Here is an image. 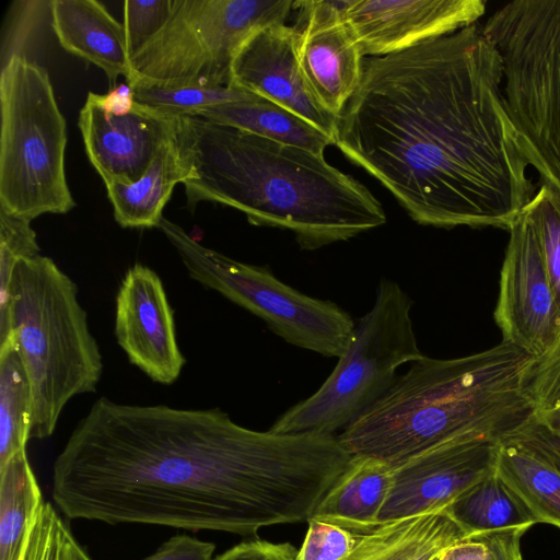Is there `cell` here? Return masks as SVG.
I'll list each match as a JSON object with an SVG mask.
<instances>
[{
  "label": "cell",
  "instance_id": "26",
  "mask_svg": "<svg viewBox=\"0 0 560 560\" xmlns=\"http://www.w3.org/2000/svg\"><path fill=\"white\" fill-rule=\"evenodd\" d=\"M31 421V384L13 338L0 348V468L26 448Z\"/></svg>",
  "mask_w": 560,
  "mask_h": 560
},
{
  "label": "cell",
  "instance_id": "6",
  "mask_svg": "<svg viewBox=\"0 0 560 560\" xmlns=\"http://www.w3.org/2000/svg\"><path fill=\"white\" fill-rule=\"evenodd\" d=\"M502 63L501 91L539 183L560 190V0H513L481 24Z\"/></svg>",
  "mask_w": 560,
  "mask_h": 560
},
{
  "label": "cell",
  "instance_id": "25",
  "mask_svg": "<svg viewBox=\"0 0 560 560\" xmlns=\"http://www.w3.org/2000/svg\"><path fill=\"white\" fill-rule=\"evenodd\" d=\"M43 501L24 448L0 468V560H19L30 522Z\"/></svg>",
  "mask_w": 560,
  "mask_h": 560
},
{
  "label": "cell",
  "instance_id": "18",
  "mask_svg": "<svg viewBox=\"0 0 560 560\" xmlns=\"http://www.w3.org/2000/svg\"><path fill=\"white\" fill-rule=\"evenodd\" d=\"M49 7L51 26L62 48L102 69L110 86L120 75L130 78L124 24L101 2L52 0Z\"/></svg>",
  "mask_w": 560,
  "mask_h": 560
},
{
  "label": "cell",
  "instance_id": "40",
  "mask_svg": "<svg viewBox=\"0 0 560 560\" xmlns=\"http://www.w3.org/2000/svg\"><path fill=\"white\" fill-rule=\"evenodd\" d=\"M518 560H523V557H520V559H518Z\"/></svg>",
  "mask_w": 560,
  "mask_h": 560
},
{
  "label": "cell",
  "instance_id": "23",
  "mask_svg": "<svg viewBox=\"0 0 560 560\" xmlns=\"http://www.w3.org/2000/svg\"><path fill=\"white\" fill-rule=\"evenodd\" d=\"M444 511L467 536L526 529L537 522L495 472L471 486Z\"/></svg>",
  "mask_w": 560,
  "mask_h": 560
},
{
  "label": "cell",
  "instance_id": "38",
  "mask_svg": "<svg viewBox=\"0 0 560 560\" xmlns=\"http://www.w3.org/2000/svg\"><path fill=\"white\" fill-rule=\"evenodd\" d=\"M215 546L188 535H176L141 560H213Z\"/></svg>",
  "mask_w": 560,
  "mask_h": 560
},
{
  "label": "cell",
  "instance_id": "17",
  "mask_svg": "<svg viewBox=\"0 0 560 560\" xmlns=\"http://www.w3.org/2000/svg\"><path fill=\"white\" fill-rule=\"evenodd\" d=\"M295 32L298 60L311 94L339 118L361 83L365 61L352 31L346 22Z\"/></svg>",
  "mask_w": 560,
  "mask_h": 560
},
{
  "label": "cell",
  "instance_id": "9",
  "mask_svg": "<svg viewBox=\"0 0 560 560\" xmlns=\"http://www.w3.org/2000/svg\"><path fill=\"white\" fill-rule=\"evenodd\" d=\"M291 0H174L163 28L130 59V85L230 86L232 61L256 31L285 23Z\"/></svg>",
  "mask_w": 560,
  "mask_h": 560
},
{
  "label": "cell",
  "instance_id": "28",
  "mask_svg": "<svg viewBox=\"0 0 560 560\" xmlns=\"http://www.w3.org/2000/svg\"><path fill=\"white\" fill-rule=\"evenodd\" d=\"M19 560H92L49 502L34 513Z\"/></svg>",
  "mask_w": 560,
  "mask_h": 560
},
{
  "label": "cell",
  "instance_id": "7",
  "mask_svg": "<svg viewBox=\"0 0 560 560\" xmlns=\"http://www.w3.org/2000/svg\"><path fill=\"white\" fill-rule=\"evenodd\" d=\"M0 107V208L28 221L72 210L66 120L47 70L12 54L1 68Z\"/></svg>",
  "mask_w": 560,
  "mask_h": 560
},
{
  "label": "cell",
  "instance_id": "22",
  "mask_svg": "<svg viewBox=\"0 0 560 560\" xmlns=\"http://www.w3.org/2000/svg\"><path fill=\"white\" fill-rule=\"evenodd\" d=\"M196 116L282 144L324 154L335 139L287 108L256 96L222 104Z\"/></svg>",
  "mask_w": 560,
  "mask_h": 560
},
{
  "label": "cell",
  "instance_id": "30",
  "mask_svg": "<svg viewBox=\"0 0 560 560\" xmlns=\"http://www.w3.org/2000/svg\"><path fill=\"white\" fill-rule=\"evenodd\" d=\"M523 212L530 221L539 240L547 270L560 306V190L539 183Z\"/></svg>",
  "mask_w": 560,
  "mask_h": 560
},
{
  "label": "cell",
  "instance_id": "33",
  "mask_svg": "<svg viewBox=\"0 0 560 560\" xmlns=\"http://www.w3.org/2000/svg\"><path fill=\"white\" fill-rule=\"evenodd\" d=\"M524 389L534 412L550 413L560 409V335L545 354L532 361L524 377Z\"/></svg>",
  "mask_w": 560,
  "mask_h": 560
},
{
  "label": "cell",
  "instance_id": "36",
  "mask_svg": "<svg viewBox=\"0 0 560 560\" xmlns=\"http://www.w3.org/2000/svg\"><path fill=\"white\" fill-rule=\"evenodd\" d=\"M353 0H299L293 1L296 11L295 30L318 28L346 23Z\"/></svg>",
  "mask_w": 560,
  "mask_h": 560
},
{
  "label": "cell",
  "instance_id": "19",
  "mask_svg": "<svg viewBox=\"0 0 560 560\" xmlns=\"http://www.w3.org/2000/svg\"><path fill=\"white\" fill-rule=\"evenodd\" d=\"M392 483V464L372 456L352 455L311 517L365 535L378 525V514Z\"/></svg>",
  "mask_w": 560,
  "mask_h": 560
},
{
  "label": "cell",
  "instance_id": "5",
  "mask_svg": "<svg viewBox=\"0 0 560 560\" xmlns=\"http://www.w3.org/2000/svg\"><path fill=\"white\" fill-rule=\"evenodd\" d=\"M11 329L31 384L30 439L49 438L69 400L96 392L104 368L78 287L51 258L16 264Z\"/></svg>",
  "mask_w": 560,
  "mask_h": 560
},
{
  "label": "cell",
  "instance_id": "11",
  "mask_svg": "<svg viewBox=\"0 0 560 560\" xmlns=\"http://www.w3.org/2000/svg\"><path fill=\"white\" fill-rule=\"evenodd\" d=\"M509 233L494 320L503 341L536 359L560 335V306L539 240L523 210Z\"/></svg>",
  "mask_w": 560,
  "mask_h": 560
},
{
  "label": "cell",
  "instance_id": "13",
  "mask_svg": "<svg viewBox=\"0 0 560 560\" xmlns=\"http://www.w3.org/2000/svg\"><path fill=\"white\" fill-rule=\"evenodd\" d=\"M115 336L129 362L153 382L170 385L178 378L186 360L174 310L161 278L144 265L130 267L118 289Z\"/></svg>",
  "mask_w": 560,
  "mask_h": 560
},
{
  "label": "cell",
  "instance_id": "31",
  "mask_svg": "<svg viewBox=\"0 0 560 560\" xmlns=\"http://www.w3.org/2000/svg\"><path fill=\"white\" fill-rule=\"evenodd\" d=\"M499 443L524 450L560 472V409L550 413L533 412Z\"/></svg>",
  "mask_w": 560,
  "mask_h": 560
},
{
  "label": "cell",
  "instance_id": "35",
  "mask_svg": "<svg viewBox=\"0 0 560 560\" xmlns=\"http://www.w3.org/2000/svg\"><path fill=\"white\" fill-rule=\"evenodd\" d=\"M174 0L124 2V28L129 59L139 52L167 22Z\"/></svg>",
  "mask_w": 560,
  "mask_h": 560
},
{
  "label": "cell",
  "instance_id": "8",
  "mask_svg": "<svg viewBox=\"0 0 560 560\" xmlns=\"http://www.w3.org/2000/svg\"><path fill=\"white\" fill-rule=\"evenodd\" d=\"M412 299L382 279L372 308L355 323L348 348L322 386L282 413L269 428L279 434L337 435L374 405L397 370L420 360L411 319Z\"/></svg>",
  "mask_w": 560,
  "mask_h": 560
},
{
  "label": "cell",
  "instance_id": "27",
  "mask_svg": "<svg viewBox=\"0 0 560 560\" xmlns=\"http://www.w3.org/2000/svg\"><path fill=\"white\" fill-rule=\"evenodd\" d=\"M136 103L166 118L196 116L199 112L256 95L233 86L131 85Z\"/></svg>",
  "mask_w": 560,
  "mask_h": 560
},
{
  "label": "cell",
  "instance_id": "3",
  "mask_svg": "<svg viewBox=\"0 0 560 560\" xmlns=\"http://www.w3.org/2000/svg\"><path fill=\"white\" fill-rule=\"evenodd\" d=\"M175 141L191 168L187 205L241 211L257 226L292 232L314 250L382 226L380 200L324 154L275 142L199 116L174 118Z\"/></svg>",
  "mask_w": 560,
  "mask_h": 560
},
{
  "label": "cell",
  "instance_id": "15",
  "mask_svg": "<svg viewBox=\"0 0 560 560\" xmlns=\"http://www.w3.org/2000/svg\"><path fill=\"white\" fill-rule=\"evenodd\" d=\"M230 86L287 108L336 141L338 118L317 103L303 79L293 26L278 23L253 33L232 61Z\"/></svg>",
  "mask_w": 560,
  "mask_h": 560
},
{
  "label": "cell",
  "instance_id": "20",
  "mask_svg": "<svg viewBox=\"0 0 560 560\" xmlns=\"http://www.w3.org/2000/svg\"><path fill=\"white\" fill-rule=\"evenodd\" d=\"M190 177L191 168L183 156L173 131L137 182L105 186L116 222L122 228H158L174 187Z\"/></svg>",
  "mask_w": 560,
  "mask_h": 560
},
{
  "label": "cell",
  "instance_id": "1",
  "mask_svg": "<svg viewBox=\"0 0 560 560\" xmlns=\"http://www.w3.org/2000/svg\"><path fill=\"white\" fill-rule=\"evenodd\" d=\"M351 457L336 435L101 397L54 462L51 495L70 520L255 536L307 522Z\"/></svg>",
  "mask_w": 560,
  "mask_h": 560
},
{
  "label": "cell",
  "instance_id": "34",
  "mask_svg": "<svg viewBox=\"0 0 560 560\" xmlns=\"http://www.w3.org/2000/svg\"><path fill=\"white\" fill-rule=\"evenodd\" d=\"M296 560H347L363 535L346 527L311 517Z\"/></svg>",
  "mask_w": 560,
  "mask_h": 560
},
{
  "label": "cell",
  "instance_id": "41",
  "mask_svg": "<svg viewBox=\"0 0 560 560\" xmlns=\"http://www.w3.org/2000/svg\"><path fill=\"white\" fill-rule=\"evenodd\" d=\"M438 560V559H436Z\"/></svg>",
  "mask_w": 560,
  "mask_h": 560
},
{
  "label": "cell",
  "instance_id": "4",
  "mask_svg": "<svg viewBox=\"0 0 560 560\" xmlns=\"http://www.w3.org/2000/svg\"><path fill=\"white\" fill-rule=\"evenodd\" d=\"M533 360L503 340L460 358L424 355L336 436L350 455L392 465L465 434L500 442L534 412L524 389Z\"/></svg>",
  "mask_w": 560,
  "mask_h": 560
},
{
  "label": "cell",
  "instance_id": "32",
  "mask_svg": "<svg viewBox=\"0 0 560 560\" xmlns=\"http://www.w3.org/2000/svg\"><path fill=\"white\" fill-rule=\"evenodd\" d=\"M526 529H508L465 537L446 548L438 560H518Z\"/></svg>",
  "mask_w": 560,
  "mask_h": 560
},
{
  "label": "cell",
  "instance_id": "29",
  "mask_svg": "<svg viewBox=\"0 0 560 560\" xmlns=\"http://www.w3.org/2000/svg\"><path fill=\"white\" fill-rule=\"evenodd\" d=\"M40 254L31 221L0 208V337L11 332V283L16 264Z\"/></svg>",
  "mask_w": 560,
  "mask_h": 560
},
{
  "label": "cell",
  "instance_id": "24",
  "mask_svg": "<svg viewBox=\"0 0 560 560\" xmlns=\"http://www.w3.org/2000/svg\"><path fill=\"white\" fill-rule=\"evenodd\" d=\"M495 472L538 523L560 528V472L514 445L499 443Z\"/></svg>",
  "mask_w": 560,
  "mask_h": 560
},
{
  "label": "cell",
  "instance_id": "14",
  "mask_svg": "<svg viewBox=\"0 0 560 560\" xmlns=\"http://www.w3.org/2000/svg\"><path fill=\"white\" fill-rule=\"evenodd\" d=\"M482 0H353L347 13L363 56L384 57L477 23Z\"/></svg>",
  "mask_w": 560,
  "mask_h": 560
},
{
  "label": "cell",
  "instance_id": "10",
  "mask_svg": "<svg viewBox=\"0 0 560 560\" xmlns=\"http://www.w3.org/2000/svg\"><path fill=\"white\" fill-rule=\"evenodd\" d=\"M158 229L192 280L256 315L287 342L337 359L348 348L355 322L336 303L295 290L268 267L245 264L201 245L164 217Z\"/></svg>",
  "mask_w": 560,
  "mask_h": 560
},
{
  "label": "cell",
  "instance_id": "21",
  "mask_svg": "<svg viewBox=\"0 0 560 560\" xmlns=\"http://www.w3.org/2000/svg\"><path fill=\"white\" fill-rule=\"evenodd\" d=\"M468 537L444 510L380 523L347 560H436Z\"/></svg>",
  "mask_w": 560,
  "mask_h": 560
},
{
  "label": "cell",
  "instance_id": "2",
  "mask_svg": "<svg viewBox=\"0 0 560 560\" xmlns=\"http://www.w3.org/2000/svg\"><path fill=\"white\" fill-rule=\"evenodd\" d=\"M501 82V57L478 23L365 58L335 145L418 224L509 230L535 186Z\"/></svg>",
  "mask_w": 560,
  "mask_h": 560
},
{
  "label": "cell",
  "instance_id": "37",
  "mask_svg": "<svg viewBox=\"0 0 560 560\" xmlns=\"http://www.w3.org/2000/svg\"><path fill=\"white\" fill-rule=\"evenodd\" d=\"M296 549L289 542H270L262 539L243 541L213 560H296Z\"/></svg>",
  "mask_w": 560,
  "mask_h": 560
},
{
  "label": "cell",
  "instance_id": "16",
  "mask_svg": "<svg viewBox=\"0 0 560 560\" xmlns=\"http://www.w3.org/2000/svg\"><path fill=\"white\" fill-rule=\"evenodd\" d=\"M78 125L86 155L105 186L137 182L174 131V118L137 103L131 113L110 116L85 101Z\"/></svg>",
  "mask_w": 560,
  "mask_h": 560
},
{
  "label": "cell",
  "instance_id": "12",
  "mask_svg": "<svg viewBox=\"0 0 560 560\" xmlns=\"http://www.w3.org/2000/svg\"><path fill=\"white\" fill-rule=\"evenodd\" d=\"M499 442L465 434L393 465V483L378 524L444 510L495 468Z\"/></svg>",
  "mask_w": 560,
  "mask_h": 560
},
{
  "label": "cell",
  "instance_id": "39",
  "mask_svg": "<svg viewBox=\"0 0 560 560\" xmlns=\"http://www.w3.org/2000/svg\"><path fill=\"white\" fill-rule=\"evenodd\" d=\"M86 101L110 116L127 115L133 110L136 105L133 88L128 82L112 86L105 94L89 92Z\"/></svg>",
  "mask_w": 560,
  "mask_h": 560
}]
</instances>
